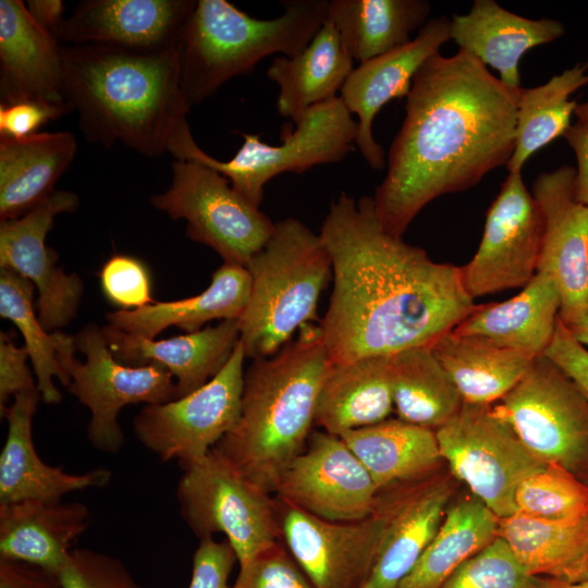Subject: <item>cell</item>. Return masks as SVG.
I'll return each mask as SVG.
<instances>
[{
	"label": "cell",
	"instance_id": "obj_13",
	"mask_svg": "<svg viewBox=\"0 0 588 588\" xmlns=\"http://www.w3.org/2000/svg\"><path fill=\"white\" fill-rule=\"evenodd\" d=\"M245 358L240 340L207 383L182 397L145 405L133 421L137 440L162 462L177 461L182 467L207 455L240 419Z\"/></svg>",
	"mask_w": 588,
	"mask_h": 588
},
{
	"label": "cell",
	"instance_id": "obj_43",
	"mask_svg": "<svg viewBox=\"0 0 588 588\" xmlns=\"http://www.w3.org/2000/svg\"><path fill=\"white\" fill-rule=\"evenodd\" d=\"M99 280L107 299L122 309H137L156 302L151 297L150 274L138 258L112 256L102 266Z\"/></svg>",
	"mask_w": 588,
	"mask_h": 588
},
{
	"label": "cell",
	"instance_id": "obj_32",
	"mask_svg": "<svg viewBox=\"0 0 588 588\" xmlns=\"http://www.w3.org/2000/svg\"><path fill=\"white\" fill-rule=\"evenodd\" d=\"M431 351L455 384L464 404L492 405L524 377L536 358L477 336L449 331Z\"/></svg>",
	"mask_w": 588,
	"mask_h": 588
},
{
	"label": "cell",
	"instance_id": "obj_40",
	"mask_svg": "<svg viewBox=\"0 0 588 588\" xmlns=\"http://www.w3.org/2000/svg\"><path fill=\"white\" fill-rule=\"evenodd\" d=\"M516 514L568 523L588 516V483L559 464L525 478L515 492Z\"/></svg>",
	"mask_w": 588,
	"mask_h": 588
},
{
	"label": "cell",
	"instance_id": "obj_19",
	"mask_svg": "<svg viewBox=\"0 0 588 588\" xmlns=\"http://www.w3.org/2000/svg\"><path fill=\"white\" fill-rule=\"evenodd\" d=\"M280 537L314 588H360L375 559L379 518L331 522L280 501Z\"/></svg>",
	"mask_w": 588,
	"mask_h": 588
},
{
	"label": "cell",
	"instance_id": "obj_2",
	"mask_svg": "<svg viewBox=\"0 0 588 588\" xmlns=\"http://www.w3.org/2000/svg\"><path fill=\"white\" fill-rule=\"evenodd\" d=\"M519 89L505 86L462 49L450 57L436 53L422 64L372 197L387 232L402 237L431 200L470 188L507 164Z\"/></svg>",
	"mask_w": 588,
	"mask_h": 588
},
{
	"label": "cell",
	"instance_id": "obj_12",
	"mask_svg": "<svg viewBox=\"0 0 588 588\" xmlns=\"http://www.w3.org/2000/svg\"><path fill=\"white\" fill-rule=\"evenodd\" d=\"M436 436L450 474L499 518L516 514L518 486L546 466L491 405L463 404Z\"/></svg>",
	"mask_w": 588,
	"mask_h": 588
},
{
	"label": "cell",
	"instance_id": "obj_1",
	"mask_svg": "<svg viewBox=\"0 0 588 588\" xmlns=\"http://www.w3.org/2000/svg\"><path fill=\"white\" fill-rule=\"evenodd\" d=\"M319 235L332 264L333 289L319 322L330 363L430 346L477 305L460 267L387 232L370 196L356 201L341 193Z\"/></svg>",
	"mask_w": 588,
	"mask_h": 588
},
{
	"label": "cell",
	"instance_id": "obj_36",
	"mask_svg": "<svg viewBox=\"0 0 588 588\" xmlns=\"http://www.w3.org/2000/svg\"><path fill=\"white\" fill-rule=\"evenodd\" d=\"M499 517L476 497L452 500L436 535L399 588H441L469 558L498 537Z\"/></svg>",
	"mask_w": 588,
	"mask_h": 588
},
{
	"label": "cell",
	"instance_id": "obj_48",
	"mask_svg": "<svg viewBox=\"0 0 588 588\" xmlns=\"http://www.w3.org/2000/svg\"><path fill=\"white\" fill-rule=\"evenodd\" d=\"M543 356L560 367L588 401V350L573 336L560 317Z\"/></svg>",
	"mask_w": 588,
	"mask_h": 588
},
{
	"label": "cell",
	"instance_id": "obj_27",
	"mask_svg": "<svg viewBox=\"0 0 588 588\" xmlns=\"http://www.w3.org/2000/svg\"><path fill=\"white\" fill-rule=\"evenodd\" d=\"M560 308L561 296L554 280L537 272L514 297L476 305L452 331L538 357L544 355L552 341Z\"/></svg>",
	"mask_w": 588,
	"mask_h": 588
},
{
	"label": "cell",
	"instance_id": "obj_30",
	"mask_svg": "<svg viewBox=\"0 0 588 588\" xmlns=\"http://www.w3.org/2000/svg\"><path fill=\"white\" fill-rule=\"evenodd\" d=\"M76 148V138L68 131L0 137L1 221L19 218L47 198Z\"/></svg>",
	"mask_w": 588,
	"mask_h": 588
},
{
	"label": "cell",
	"instance_id": "obj_33",
	"mask_svg": "<svg viewBox=\"0 0 588 588\" xmlns=\"http://www.w3.org/2000/svg\"><path fill=\"white\" fill-rule=\"evenodd\" d=\"M341 438L379 490L426 477L443 463L436 431L400 418H388Z\"/></svg>",
	"mask_w": 588,
	"mask_h": 588
},
{
	"label": "cell",
	"instance_id": "obj_42",
	"mask_svg": "<svg viewBox=\"0 0 588 588\" xmlns=\"http://www.w3.org/2000/svg\"><path fill=\"white\" fill-rule=\"evenodd\" d=\"M63 588H143L117 558L74 548L58 574Z\"/></svg>",
	"mask_w": 588,
	"mask_h": 588
},
{
	"label": "cell",
	"instance_id": "obj_28",
	"mask_svg": "<svg viewBox=\"0 0 588 588\" xmlns=\"http://www.w3.org/2000/svg\"><path fill=\"white\" fill-rule=\"evenodd\" d=\"M393 411L390 356L330 363L318 395L315 425L341 437L381 422Z\"/></svg>",
	"mask_w": 588,
	"mask_h": 588
},
{
	"label": "cell",
	"instance_id": "obj_31",
	"mask_svg": "<svg viewBox=\"0 0 588 588\" xmlns=\"http://www.w3.org/2000/svg\"><path fill=\"white\" fill-rule=\"evenodd\" d=\"M353 63L327 17L304 50L293 57H275L268 68V78L279 86V113L296 123L309 108L338 97Z\"/></svg>",
	"mask_w": 588,
	"mask_h": 588
},
{
	"label": "cell",
	"instance_id": "obj_10",
	"mask_svg": "<svg viewBox=\"0 0 588 588\" xmlns=\"http://www.w3.org/2000/svg\"><path fill=\"white\" fill-rule=\"evenodd\" d=\"M491 408L541 463L559 464L588 483V401L549 358L536 357Z\"/></svg>",
	"mask_w": 588,
	"mask_h": 588
},
{
	"label": "cell",
	"instance_id": "obj_25",
	"mask_svg": "<svg viewBox=\"0 0 588 588\" xmlns=\"http://www.w3.org/2000/svg\"><path fill=\"white\" fill-rule=\"evenodd\" d=\"M561 22L530 20L502 8L493 0H475L466 14H454L451 39L483 65L498 70L500 81L520 88L519 60L529 49L563 36Z\"/></svg>",
	"mask_w": 588,
	"mask_h": 588
},
{
	"label": "cell",
	"instance_id": "obj_11",
	"mask_svg": "<svg viewBox=\"0 0 588 588\" xmlns=\"http://www.w3.org/2000/svg\"><path fill=\"white\" fill-rule=\"evenodd\" d=\"M171 169L169 188L151 196V205L172 219H184L187 236L216 250L223 262L246 267L275 223L209 166L174 160Z\"/></svg>",
	"mask_w": 588,
	"mask_h": 588
},
{
	"label": "cell",
	"instance_id": "obj_22",
	"mask_svg": "<svg viewBox=\"0 0 588 588\" xmlns=\"http://www.w3.org/2000/svg\"><path fill=\"white\" fill-rule=\"evenodd\" d=\"M41 400L38 389L17 394L0 414L8 433L0 453V504L25 500L59 501L88 488H102L111 480L108 468L70 474L46 464L33 441V418Z\"/></svg>",
	"mask_w": 588,
	"mask_h": 588
},
{
	"label": "cell",
	"instance_id": "obj_35",
	"mask_svg": "<svg viewBox=\"0 0 588 588\" xmlns=\"http://www.w3.org/2000/svg\"><path fill=\"white\" fill-rule=\"evenodd\" d=\"M430 11L426 0H331L328 19L351 58L362 63L409 42Z\"/></svg>",
	"mask_w": 588,
	"mask_h": 588
},
{
	"label": "cell",
	"instance_id": "obj_23",
	"mask_svg": "<svg viewBox=\"0 0 588 588\" xmlns=\"http://www.w3.org/2000/svg\"><path fill=\"white\" fill-rule=\"evenodd\" d=\"M61 46L33 20L24 2L1 0V103L40 100L66 105Z\"/></svg>",
	"mask_w": 588,
	"mask_h": 588
},
{
	"label": "cell",
	"instance_id": "obj_44",
	"mask_svg": "<svg viewBox=\"0 0 588 588\" xmlns=\"http://www.w3.org/2000/svg\"><path fill=\"white\" fill-rule=\"evenodd\" d=\"M232 588H314L279 541L240 566Z\"/></svg>",
	"mask_w": 588,
	"mask_h": 588
},
{
	"label": "cell",
	"instance_id": "obj_9",
	"mask_svg": "<svg viewBox=\"0 0 588 588\" xmlns=\"http://www.w3.org/2000/svg\"><path fill=\"white\" fill-rule=\"evenodd\" d=\"M176 487L180 513L200 539L222 534L240 566L278 542V505L213 448L189 463Z\"/></svg>",
	"mask_w": 588,
	"mask_h": 588
},
{
	"label": "cell",
	"instance_id": "obj_34",
	"mask_svg": "<svg viewBox=\"0 0 588 588\" xmlns=\"http://www.w3.org/2000/svg\"><path fill=\"white\" fill-rule=\"evenodd\" d=\"M498 536L534 577L588 580V516L555 523L514 514L499 518Z\"/></svg>",
	"mask_w": 588,
	"mask_h": 588
},
{
	"label": "cell",
	"instance_id": "obj_4",
	"mask_svg": "<svg viewBox=\"0 0 588 588\" xmlns=\"http://www.w3.org/2000/svg\"><path fill=\"white\" fill-rule=\"evenodd\" d=\"M329 366L321 328L308 322L275 354L253 359L244 375L240 419L215 448L271 494L307 445Z\"/></svg>",
	"mask_w": 588,
	"mask_h": 588
},
{
	"label": "cell",
	"instance_id": "obj_18",
	"mask_svg": "<svg viewBox=\"0 0 588 588\" xmlns=\"http://www.w3.org/2000/svg\"><path fill=\"white\" fill-rule=\"evenodd\" d=\"M576 169L561 166L540 173L532 195L544 218L537 272L551 277L560 292L559 317L569 327L588 308V207L574 196Z\"/></svg>",
	"mask_w": 588,
	"mask_h": 588
},
{
	"label": "cell",
	"instance_id": "obj_45",
	"mask_svg": "<svg viewBox=\"0 0 588 588\" xmlns=\"http://www.w3.org/2000/svg\"><path fill=\"white\" fill-rule=\"evenodd\" d=\"M235 563L237 558L225 539L201 538L193 556L188 588H232L230 575Z\"/></svg>",
	"mask_w": 588,
	"mask_h": 588
},
{
	"label": "cell",
	"instance_id": "obj_50",
	"mask_svg": "<svg viewBox=\"0 0 588 588\" xmlns=\"http://www.w3.org/2000/svg\"><path fill=\"white\" fill-rule=\"evenodd\" d=\"M563 137L577 159L574 179L575 199L588 207V128L575 123L568 127Z\"/></svg>",
	"mask_w": 588,
	"mask_h": 588
},
{
	"label": "cell",
	"instance_id": "obj_6",
	"mask_svg": "<svg viewBox=\"0 0 588 588\" xmlns=\"http://www.w3.org/2000/svg\"><path fill=\"white\" fill-rule=\"evenodd\" d=\"M245 268L250 293L238 319L240 340L246 357L266 358L316 318L319 297L332 277L331 258L319 234L286 218L275 222Z\"/></svg>",
	"mask_w": 588,
	"mask_h": 588
},
{
	"label": "cell",
	"instance_id": "obj_3",
	"mask_svg": "<svg viewBox=\"0 0 588 588\" xmlns=\"http://www.w3.org/2000/svg\"><path fill=\"white\" fill-rule=\"evenodd\" d=\"M61 57L64 100L89 143L158 157L189 127L179 46L62 45Z\"/></svg>",
	"mask_w": 588,
	"mask_h": 588
},
{
	"label": "cell",
	"instance_id": "obj_29",
	"mask_svg": "<svg viewBox=\"0 0 588 588\" xmlns=\"http://www.w3.org/2000/svg\"><path fill=\"white\" fill-rule=\"evenodd\" d=\"M250 293V277L243 266L223 262L209 286L192 297L155 302L137 309L107 314L109 326L126 333L155 339L171 326L186 333L201 330L213 319H240Z\"/></svg>",
	"mask_w": 588,
	"mask_h": 588
},
{
	"label": "cell",
	"instance_id": "obj_54",
	"mask_svg": "<svg viewBox=\"0 0 588 588\" xmlns=\"http://www.w3.org/2000/svg\"><path fill=\"white\" fill-rule=\"evenodd\" d=\"M574 115L577 118V124L588 128V100L577 105Z\"/></svg>",
	"mask_w": 588,
	"mask_h": 588
},
{
	"label": "cell",
	"instance_id": "obj_20",
	"mask_svg": "<svg viewBox=\"0 0 588 588\" xmlns=\"http://www.w3.org/2000/svg\"><path fill=\"white\" fill-rule=\"evenodd\" d=\"M450 39L451 20L430 19L409 42L359 63L345 81L340 97L357 117L356 147L371 169L385 166L384 150L372 133L376 114L392 99L407 97L416 73Z\"/></svg>",
	"mask_w": 588,
	"mask_h": 588
},
{
	"label": "cell",
	"instance_id": "obj_46",
	"mask_svg": "<svg viewBox=\"0 0 588 588\" xmlns=\"http://www.w3.org/2000/svg\"><path fill=\"white\" fill-rule=\"evenodd\" d=\"M71 111L66 105L40 100L0 103V137L23 138L36 134L47 122Z\"/></svg>",
	"mask_w": 588,
	"mask_h": 588
},
{
	"label": "cell",
	"instance_id": "obj_21",
	"mask_svg": "<svg viewBox=\"0 0 588 588\" xmlns=\"http://www.w3.org/2000/svg\"><path fill=\"white\" fill-rule=\"evenodd\" d=\"M194 0H87L58 27L63 46L107 45L134 49L180 46Z\"/></svg>",
	"mask_w": 588,
	"mask_h": 588
},
{
	"label": "cell",
	"instance_id": "obj_17",
	"mask_svg": "<svg viewBox=\"0 0 588 588\" xmlns=\"http://www.w3.org/2000/svg\"><path fill=\"white\" fill-rule=\"evenodd\" d=\"M78 206L73 192L54 189L25 215L0 221V268L27 279L37 290V315L46 331L65 327L76 315L83 283L57 266V254L46 245L54 218Z\"/></svg>",
	"mask_w": 588,
	"mask_h": 588
},
{
	"label": "cell",
	"instance_id": "obj_49",
	"mask_svg": "<svg viewBox=\"0 0 588 588\" xmlns=\"http://www.w3.org/2000/svg\"><path fill=\"white\" fill-rule=\"evenodd\" d=\"M0 588H63L59 577L24 562L0 559Z\"/></svg>",
	"mask_w": 588,
	"mask_h": 588
},
{
	"label": "cell",
	"instance_id": "obj_39",
	"mask_svg": "<svg viewBox=\"0 0 588 588\" xmlns=\"http://www.w3.org/2000/svg\"><path fill=\"white\" fill-rule=\"evenodd\" d=\"M35 286L9 268H0V316L14 323L22 333L30 359L41 401L58 404L62 400L53 380L68 387V379L58 359L62 332L48 333L34 309Z\"/></svg>",
	"mask_w": 588,
	"mask_h": 588
},
{
	"label": "cell",
	"instance_id": "obj_14",
	"mask_svg": "<svg viewBox=\"0 0 588 588\" xmlns=\"http://www.w3.org/2000/svg\"><path fill=\"white\" fill-rule=\"evenodd\" d=\"M543 233L542 210L522 172L509 173L486 213L475 255L460 267L469 296L475 301L527 285L537 273Z\"/></svg>",
	"mask_w": 588,
	"mask_h": 588
},
{
	"label": "cell",
	"instance_id": "obj_47",
	"mask_svg": "<svg viewBox=\"0 0 588 588\" xmlns=\"http://www.w3.org/2000/svg\"><path fill=\"white\" fill-rule=\"evenodd\" d=\"M28 352L17 346L3 331L0 333V414L11 397L36 389L37 383L27 366Z\"/></svg>",
	"mask_w": 588,
	"mask_h": 588
},
{
	"label": "cell",
	"instance_id": "obj_5",
	"mask_svg": "<svg viewBox=\"0 0 588 588\" xmlns=\"http://www.w3.org/2000/svg\"><path fill=\"white\" fill-rule=\"evenodd\" d=\"M274 19H254L225 0H198L180 41L181 87L187 105L201 102L260 60L293 57L328 17L327 0H289Z\"/></svg>",
	"mask_w": 588,
	"mask_h": 588
},
{
	"label": "cell",
	"instance_id": "obj_53",
	"mask_svg": "<svg viewBox=\"0 0 588 588\" xmlns=\"http://www.w3.org/2000/svg\"><path fill=\"white\" fill-rule=\"evenodd\" d=\"M532 588H588V580L569 584L544 577H534Z\"/></svg>",
	"mask_w": 588,
	"mask_h": 588
},
{
	"label": "cell",
	"instance_id": "obj_51",
	"mask_svg": "<svg viewBox=\"0 0 588 588\" xmlns=\"http://www.w3.org/2000/svg\"><path fill=\"white\" fill-rule=\"evenodd\" d=\"M33 20L46 32L54 36L64 20V4L61 0H29L25 4Z\"/></svg>",
	"mask_w": 588,
	"mask_h": 588
},
{
	"label": "cell",
	"instance_id": "obj_16",
	"mask_svg": "<svg viewBox=\"0 0 588 588\" xmlns=\"http://www.w3.org/2000/svg\"><path fill=\"white\" fill-rule=\"evenodd\" d=\"M454 477L437 470L379 490L380 529L371 569L360 588H399L436 535L454 494Z\"/></svg>",
	"mask_w": 588,
	"mask_h": 588
},
{
	"label": "cell",
	"instance_id": "obj_37",
	"mask_svg": "<svg viewBox=\"0 0 588 588\" xmlns=\"http://www.w3.org/2000/svg\"><path fill=\"white\" fill-rule=\"evenodd\" d=\"M394 411L397 418L437 430L462 408L463 400L430 346L390 356Z\"/></svg>",
	"mask_w": 588,
	"mask_h": 588
},
{
	"label": "cell",
	"instance_id": "obj_38",
	"mask_svg": "<svg viewBox=\"0 0 588 588\" xmlns=\"http://www.w3.org/2000/svg\"><path fill=\"white\" fill-rule=\"evenodd\" d=\"M586 85L588 60L553 75L540 86L519 89L515 147L506 164L509 173L522 172L531 155L565 134L578 105L569 97Z\"/></svg>",
	"mask_w": 588,
	"mask_h": 588
},
{
	"label": "cell",
	"instance_id": "obj_41",
	"mask_svg": "<svg viewBox=\"0 0 588 588\" xmlns=\"http://www.w3.org/2000/svg\"><path fill=\"white\" fill-rule=\"evenodd\" d=\"M532 583L534 576L498 536L464 562L441 588H532Z\"/></svg>",
	"mask_w": 588,
	"mask_h": 588
},
{
	"label": "cell",
	"instance_id": "obj_7",
	"mask_svg": "<svg viewBox=\"0 0 588 588\" xmlns=\"http://www.w3.org/2000/svg\"><path fill=\"white\" fill-rule=\"evenodd\" d=\"M294 124V131L274 146L261 142L259 135L243 133L241 148L228 161L205 152L192 134L179 139L169 154L175 160H195L217 170L236 192L259 207L265 185L274 176L340 162L356 147L357 121L340 96L309 108Z\"/></svg>",
	"mask_w": 588,
	"mask_h": 588
},
{
	"label": "cell",
	"instance_id": "obj_24",
	"mask_svg": "<svg viewBox=\"0 0 588 588\" xmlns=\"http://www.w3.org/2000/svg\"><path fill=\"white\" fill-rule=\"evenodd\" d=\"M114 357L123 364H158L168 369L176 384L177 399L213 378L226 364L240 341L238 319L222 320L215 327L155 340L133 335L111 326L102 328Z\"/></svg>",
	"mask_w": 588,
	"mask_h": 588
},
{
	"label": "cell",
	"instance_id": "obj_52",
	"mask_svg": "<svg viewBox=\"0 0 588 588\" xmlns=\"http://www.w3.org/2000/svg\"><path fill=\"white\" fill-rule=\"evenodd\" d=\"M566 328L580 344L588 346V308L574 324Z\"/></svg>",
	"mask_w": 588,
	"mask_h": 588
},
{
	"label": "cell",
	"instance_id": "obj_15",
	"mask_svg": "<svg viewBox=\"0 0 588 588\" xmlns=\"http://www.w3.org/2000/svg\"><path fill=\"white\" fill-rule=\"evenodd\" d=\"M274 493L280 501L317 517L356 522L372 514L379 489L342 438L321 430L310 434Z\"/></svg>",
	"mask_w": 588,
	"mask_h": 588
},
{
	"label": "cell",
	"instance_id": "obj_26",
	"mask_svg": "<svg viewBox=\"0 0 588 588\" xmlns=\"http://www.w3.org/2000/svg\"><path fill=\"white\" fill-rule=\"evenodd\" d=\"M90 523L91 513L81 502L0 504V559L32 564L58 576Z\"/></svg>",
	"mask_w": 588,
	"mask_h": 588
},
{
	"label": "cell",
	"instance_id": "obj_8",
	"mask_svg": "<svg viewBox=\"0 0 588 588\" xmlns=\"http://www.w3.org/2000/svg\"><path fill=\"white\" fill-rule=\"evenodd\" d=\"M58 359L68 379V391L90 412L87 438L96 450L115 454L124 444L118 421L130 404H160L177 399L171 372L158 364L131 366L120 363L94 323L76 335L62 333Z\"/></svg>",
	"mask_w": 588,
	"mask_h": 588
}]
</instances>
